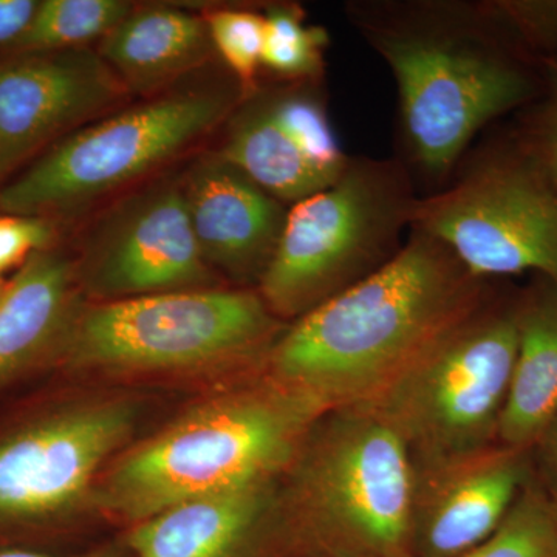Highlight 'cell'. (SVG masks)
<instances>
[{
    "label": "cell",
    "instance_id": "1",
    "mask_svg": "<svg viewBox=\"0 0 557 557\" xmlns=\"http://www.w3.org/2000/svg\"><path fill=\"white\" fill-rule=\"evenodd\" d=\"M346 14L394 76L403 163L434 185L448 183L480 132L544 90V65L491 0H359Z\"/></svg>",
    "mask_w": 557,
    "mask_h": 557
},
{
    "label": "cell",
    "instance_id": "2",
    "mask_svg": "<svg viewBox=\"0 0 557 557\" xmlns=\"http://www.w3.org/2000/svg\"><path fill=\"white\" fill-rule=\"evenodd\" d=\"M442 242L410 228L364 281L292 322L267 355V375L325 410L372 401L410 362L497 292Z\"/></svg>",
    "mask_w": 557,
    "mask_h": 557
},
{
    "label": "cell",
    "instance_id": "3",
    "mask_svg": "<svg viewBox=\"0 0 557 557\" xmlns=\"http://www.w3.org/2000/svg\"><path fill=\"white\" fill-rule=\"evenodd\" d=\"M325 409L265 379L205 403L121 458L95 504L132 525L190 498L287 474Z\"/></svg>",
    "mask_w": 557,
    "mask_h": 557
},
{
    "label": "cell",
    "instance_id": "4",
    "mask_svg": "<svg viewBox=\"0 0 557 557\" xmlns=\"http://www.w3.org/2000/svg\"><path fill=\"white\" fill-rule=\"evenodd\" d=\"M416 467L368 405L325 410L282 485L298 557H413Z\"/></svg>",
    "mask_w": 557,
    "mask_h": 557
},
{
    "label": "cell",
    "instance_id": "5",
    "mask_svg": "<svg viewBox=\"0 0 557 557\" xmlns=\"http://www.w3.org/2000/svg\"><path fill=\"white\" fill-rule=\"evenodd\" d=\"M418 200L403 161L350 157L332 186L288 208L259 295L296 321L354 287L405 245Z\"/></svg>",
    "mask_w": 557,
    "mask_h": 557
},
{
    "label": "cell",
    "instance_id": "6",
    "mask_svg": "<svg viewBox=\"0 0 557 557\" xmlns=\"http://www.w3.org/2000/svg\"><path fill=\"white\" fill-rule=\"evenodd\" d=\"M519 292H497L391 381L372 401L416 469L498 443L518 348Z\"/></svg>",
    "mask_w": 557,
    "mask_h": 557
},
{
    "label": "cell",
    "instance_id": "7",
    "mask_svg": "<svg viewBox=\"0 0 557 557\" xmlns=\"http://www.w3.org/2000/svg\"><path fill=\"white\" fill-rule=\"evenodd\" d=\"M242 94L185 90L94 121L0 189V211L46 219L78 211L163 166L233 115Z\"/></svg>",
    "mask_w": 557,
    "mask_h": 557
},
{
    "label": "cell",
    "instance_id": "8",
    "mask_svg": "<svg viewBox=\"0 0 557 557\" xmlns=\"http://www.w3.org/2000/svg\"><path fill=\"white\" fill-rule=\"evenodd\" d=\"M412 228L446 245L475 276L531 274L557 287V177L509 129L454 182L420 197Z\"/></svg>",
    "mask_w": 557,
    "mask_h": 557
},
{
    "label": "cell",
    "instance_id": "9",
    "mask_svg": "<svg viewBox=\"0 0 557 557\" xmlns=\"http://www.w3.org/2000/svg\"><path fill=\"white\" fill-rule=\"evenodd\" d=\"M284 330L259 293L183 289L75 313L60 351L84 369L201 368L267 357Z\"/></svg>",
    "mask_w": 557,
    "mask_h": 557
},
{
    "label": "cell",
    "instance_id": "10",
    "mask_svg": "<svg viewBox=\"0 0 557 557\" xmlns=\"http://www.w3.org/2000/svg\"><path fill=\"white\" fill-rule=\"evenodd\" d=\"M132 426L131 406L101 403L39 418L0 438V527L38 525L72 511Z\"/></svg>",
    "mask_w": 557,
    "mask_h": 557
},
{
    "label": "cell",
    "instance_id": "11",
    "mask_svg": "<svg viewBox=\"0 0 557 557\" xmlns=\"http://www.w3.org/2000/svg\"><path fill=\"white\" fill-rule=\"evenodd\" d=\"M126 95L98 50L87 47L0 58V182Z\"/></svg>",
    "mask_w": 557,
    "mask_h": 557
},
{
    "label": "cell",
    "instance_id": "12",
    "mask_svg": "<svg viewBox=\"0 0 557 557\" xmlns=\"http://www.w3.org/2000/svg\"><path fill=\"white\" fill-rule=\"evenodd\" d=\"M84 270L106 295L199 287L209 265L194 236L182 182L153 186L113 209L87 242Z\"/></svg>",
    "mask_w": 557,
    "mask_h": 557
},
{
    "label": "cell",
    "instance_id": "13",
    "mask_svg": "<svg viewBox=\"0 0 557 557\" xmlns=\"http://www.w3.org/2000/svg\"><path fill=\"white\" fill-rule=\"evenodd\" d=\"M413 557H460L502 525L534 480L530 449L496 445L416 469Z\"/></svg>",
    "mask_w": 557,
    "mask_h": 557
},
{
    "label": "cell",
    "instance_id": "14",
    "mask_svg": "<svg viewBox=\"0 0 557 557\" xmlns=\"http://www.w3.org/2000/svg\"><path fill=\"white\" fill-rule=\"evenodd\" d=\"M281 480L182 502L132 525L124 544L131 557H298Z\"/></svg>",
    "mask_w": 557,
    "mask_h": 557
},
{
    "label": "cell",
    "instance_id": "15",
    "mask_svg": "<svg viewBox=\"0 0 557 557\" xmlns=\"http://www.w3.org/2000/svg\"><path fill=\"white\" fill-rule=\"evenodd\" d=\"M182 186L194 236L208 265L259 282L276 251L289 207L220 153L197 161Z\"/></svg>",
    "mask_w": 557,
    "mask_h": 557
},
{
    "label": "cell",
    "instance_id": "16",
    "mask_svg": "<svg viewBox=\"0 0 557 557\" xmlns=\"http://www.w3.org/2000/svg\"><path fill=\"white\" fill-rule=\"evenodd\" d=\"M75 267L57 249L33 255L0 292V387L60 350L73 311Z\"/></svg>",
    "mask_w": 557,
    "mask_h": 557
},
{
    "label": "cell",
    "instance_id": "17",
    "mask_svg": "<svg viewBox=\"0 0 557 557\" xmlns=\"http://www.w3.org/2000/svg\"><path fill=\"white\" fill-rule=\"evenodd\" d=\"M212 50L205 17L157 5L132 10L101 39L98 53L127 94L150 95L199 67Z\"/></svg>",
    "mask_w": 557,
    "mask_h": 557
},
{
    "label": "cell",
    "instance_id": "18",
    "mask_svg": "<svg viewBox=\"0 0 557 557\" xmlns=\"http://www.w3.org/2000/svg\"><path fill=\"white\" fill-rule=\"evenodd\" d=\"M557 410V287L547 278L519 292L518 348L498 443L530 449Z\"/></svg>",
    "mask_w": 557,
    "mask_h": 557
},
{
    "label": "cell",
    "instance_id": "19",
    "mask_svg": "<svg viewBox=\"0 0 557 557\" xmlns=\"http://www.w3.org/2000/svg\"><path fill=\"white\" fill-rule=\"evenodd\" d=\"M220 156L284 205L335 183L311 163L298 138L277 119L267 91L256 90L234 110Z\"/></svg>",
    "mask_w": 557,
    "mask_h": 557
},
{
    "label": "cell",
    "instance_id": "20",
    "mask_svg": "<svg viewBox=\"0 0 557 557\" xmlns=\"http://www.w3.org/2000/svg\"><path fill=\"white\" fill-rule=\"evenodd\" d=\"M132 10L126 0H42L30 28L7 53L83 49L106 38Z\"/></svg>",
    "mask_w": 557,
    "mask_h": 557
},
{
    "label": "cell",
    "instance_id": "21",
    "mask_svg": "<svg viewBox=\"0 0 557 557\" xmlns=\"http://www.w3.org/2000/svg\"><path fill=\"white\" fill-rule=\"evenodd\" d=\"M329 33L306 22L298 5L273 3L263 13L262 67L292 81H314L324 72Z\"/></svg>",
    "mask_w": 557,
    "mask_h": 557
},
{
    "label": "cell",
    "instance_id": "22",
    "mask_svg": "<svg viewBox=\"0 0 557 557\" xmlns=\"http://www.w3.org/2000/svg\"><path fill=\"white\" fill-rule=\"evenodd\" d=\"M460 557H557V507L533 480L502 525Z\"/></svg>",
    "mask_w": 557,
    "mask_h": 557
},
{
    "label": "cell",
    "instance_id": "23",
    "mask_svg": "<svg viewBox=\"0 0 557 557\" xmlns=\"http://www.w3.org/2000/svg\"><path fill=\"white\" fill-rule=\"evenodd\" d=\"M212 47L233 70L244 97L258 90L262 67L263 14L244 9H220L205 17Z\"/></svg>",
    "mask_w": 557,
    "mask_h": 557
},
{
    "label": "cell",
    "instance_id": "24",
    "mask_svg": "<svg viewBox=\"0 0 557 557\" xmlns=\"http://www.w3.org/2000/svg\"><path fill=\"white\" fill-rule=\"evenodd\" d=\"M509 132L527 153L557 177V61L545 67L544 90L516 113Z\"/></svg>",
    "mask_w": 557,
    "mask_h": 557
},
{
    "label": "cell",
    "instance_id": "25",
    "mask_svg": "<svg viewBox=\"0 0 557 557\" xmlns=\"http://www.w3.org/2000/svg\"><path fill=\"white\" fill-rule=\"evenodd\" d=\"M500 21L547 67L557 61V0H491Z\"/></svg>",
    "mask_w": 557,
    "mask_h": 557
},
{
    "label": "cell",
    "instance_id": "26",
    "mask_svg": "<svg viewBox=\"0 0 557 557\" xmlns=\"http://www.w3.org/2000/svg\"><path fill=\"white\" fill-rule=\"evenodd\" d=\"M54 230L47 219L0 215V273L24 265L36 252L49 249Z\"/></svg>",
    "mask_w": 557,
    "mask_h": 557
},
{
    "label": "cell",
    "instance_id": "27",
    "mask_svg": "<svg viewBox=\"0 0 557 557\" xmlns=\"http://www.w3.org/2000/svg\"><path fill=\"white\" fill-rule=\"evenodd\" d=\"M534 480L557 500V410L530 448Z\"/></svg>",
    "mask_w": 557,
    "mask_h": 557
},
{
    "label": "cell",
    "instance_id": "28",
    "mask_svg": "<svg viewBox=\"0 0 557 557\" xmlns=\"http://www.w3.org/2000/svg\"><path fill=\"white\" fill-rule=\"evenodd\" d=\"M39 0H0V49L10 51L30 28Z\"/></svg>",
    "mask_w": 557,
    "mask_h": 557
},
{
    "label": "cell",
    "instance_id": "29",
    "mask_svg": "<svg viewBox=\"0 0 557 557\" xmlns=\"http://www.w3.org/2000/svg\"><path fill=\"white\" fill-rule=\"evenodd\" d=\"M0 557H131L126 544L108 545V547L90 549L79 555H51V553L38 552L28 548H0Z\"/></svg>",
    "mask_w": 557,
    "mask_h": 557
},
{
    "label": "cell",
    "instance_id": "30",
    "mask_svg": "<svg viewBox=\"0 0 557 557\" xmlns=\"http://www.w3.org/2000/svg\"><path fill=\"white\" fill-rule=\"evenodd\" d=\"M3 287H5V282L2 281V273H0V292H2Z\"/></svg>",
    "mask_w": 557,
    "mask_h": 557
},
{
    "label": "cell",
    "instance_id": "31",
    "mask_svg": "<svg viewBox=\"0 0 557 557\" xmlns=\"http://www.w3.org/2000/svg\"><path fill=\"white\" fill-rule=\"evenodd\" d=\"M555 502H556V507H557V500H555Z\"/></svg>",
    "mask_w": 557,
    "mask_h": 557
}]
</instances>
